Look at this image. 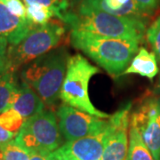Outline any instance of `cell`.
I'll list each match as a JSON object with an SVG mask.
<instances>
[{
  "label": "cell",
  "instance_id": "30",
  "mask_svg": "<svg viewBox=\"0 0 160 160\" xmlns=\"http://www.w3.org/2000/svg\"><path fill=\"white\" fill-rule=\"evenodd\" d=\"M0 160H1V159H0Z\"/></svg>",
  "mask_w": 160,
  "mask_h": 160
},
{
  "label": "cell",
  "instance_id": "3",
  "mask_svg": "<svg viewBox=\"0 0 160 160\" xmlns=\"http://www.w3.org/2000/svg\"><path fill=\"white\" fill-rule=\"evenodd\" d=\"M68 60L67 52L60 49L38 58L22 72V82L28 84L47 106L54 105L60 99Z\"/></svg>",
  "mask_w": 160,
  "mask_h": 160
},
{
  "label": "cell",
  "instance_id": "29",
  "mask_svg": "<svg viewBox=\"0 0 160 160\" xmlns=\"http://www.w3.org/2000/svg\"></svg>",
  "mask_w": 160,
  "mask_h": 160
},
{
  "label": "cell",
  "instance_id": "24",
  "mask_svg": "<svg viewBox=\"0 0 160 160\" xmlns=\"http://www.w3.org/2000/svg\"><path fill=\"white\" fill-rule=\"evenodd\" d=\"M52 160H77L74 157L67 153L64 149L60 147L59 149L52 152Z\"/></svg>",
  "mask_w": 160,
  "mask_h": 160
},
{
  "label": "cell",
  "instance_id": "12",
  "mask_svg": "<svg viewBox=\"0 0 160 160\" xmlns=\"http://www.w3.org/2000/svg\"><path fill=\"white\" fill-rule=\"evenodd\" d=\"M80 6L119 17L143 20L148 15L135 0H83Z\"/></svg>",
  "mask_w": 160,
  "mask_h": 160
},
{
  "label": "cell",
  "instance_id": "16",
  "mask_svg": "<svg viewBox=\"0 0 160 160\" xmlns=\"http://www.w3.org/2000/svg\"><path fill=\"white\" fill-rule=\"evenodd\" d=\"M128 160H155L151 152L143 142L140 132L135 126L130 125Z\"/></svg>",
  "mask_w": 160,
  "mask_h": 160
},
{
  "label": "cell",
  "instance_id": "21",
  "mask_svg": "<svg viewBox=\"0 0 160 160\" xmlns=\"http://www.w3.org/2000/svg\"><path fill=\"white\" fill-rule=\"evenodd\" d=\"M147 39L154 51L153 52L160 62V16L148 29Z\"/></svg>",
  "mask_w": 160,
  "mask_h": 160
},
{
  "label": "cell",
  "instance_id": "17",
  "mask_svg": "<svg viewBox=\"0 0 160 160\" xmlns=\"http://www.w3.org/2000/svg\"><path fill=\"white\" fill-rule=\"evenodd\" d=\"M25 7L26 18L35 27L46 25L50 22L51 18L54 16V13L51 9L41 5H26Z\"/></svg>",
  "mask_w": 160,
  "mask_h": 160
},
{
  "label": "cell",
  "instance_id": "1",
  "mask_svg": "<svg viewBox=\"0 0 160 160\" xmlns=\"http://www.w3.org/2000/svg\"><path fill=\"white\" fill-rule=\"evenodd\" d=\"M70 39L72 46L114 77L124 73L140 44L135 40L102 37L76 29H72Z\"/></svg>",
  "mask_w": 160,
  "mask_h": 160
},
{
  "label": "cell",
  "instance_id": "19",
  "mask_svg": "<svg viewBox=\"0 0 160 160\" xmlns=\"http://www.w3.org/2000/svg\"><path fill=\"white\" fill-rule=\"evenodd\" d=\"M25 119L12 107L7 108L0 113V126L7 131L18 134Z\"/></svg>",
  "mask_w": 160,
  "mask_h": 160
},
{
  "label": "cell",
  "instance_id": "15",
  "mask_svg": "<svg viewBox=\"0 0 160 160\" xmlns=\"http://www.w3.org/2000/svg\"><path fill=\"white\" fill-rule=\"evenodd\" d=\"M19 86L14 72L5 67L0 69V113L13 105Z\"/></svg>",
  "mask_w": 160,
  "mask_h": 160
},
{
  "label": "cell",
  "instance_id": "8",
  "mask_svg": "<svg viewBox=\"0 0 160 160\" xmlns=\"http://www.w3.org/2000/svg\"><path fill=\"white\" fill-rule=\"evenodd\" d=\"M59 129L67 142L75 141L95 133L104 128L108 119L101 118L67 104L57 110Z\"/></svg>",
  "mask_w": 160,
  "mask_h": 160
},
{
  "label": "cell",
  "instance_id": "2",
  "mask_svg": "<svg viewBox=\"0 0 160 160\" xmlns=\"http://www.w3.org/2000/svg\"><path fill=\"white\" fill-rule=\"evenodd\" d=\"M62 22L72 29L112 38L135 40L140 43L145 32L143 20L115 16L82 6H79L76 13L69 12Z\"/></svg>",
  "mask_w": 160,
  "mask_h": 160
},
{
  "label": "cell",
  "instance_id": "22",
  "mask_svg": "<svg viewBox=\"0 0 160 160\" xmlns=\"http://www.w3.org/2000/svg\"><path fill=\"white\" fill-rule=\"evenodd\" d=\"M10 11L19 17L26 18V7L21 0H1Z\"/></svg>",
  "mask_w": 160,
  "mask_h": 160
},
{
  "label": "cell",
  "instance_id": "10",
  "mask_svg": "<svg viewBox=\"0 0 160 160\" xmlns=\"http://www.w3.org/2000/svg\"><path fill=\"white\" fill-rule=\"evenodd\" d=\"M107 134L108 123L97 132L67 142L62 148L77 160H102Z\"/></svg>",
  "mask_w": 160,
  "mask_h": 160
},
{
  "label": "cell",
  "instance_id": "5",
  "mask_svg": "<svg viewBox=\"0 0 160 160\" xmlns=\"http://www.w3.org/2000/svg\"><path fill=\"white\" fill-rule=\"evenodd\" d=\"M98 72L100 70L97 67L92 65L81 54L69 57L60 99L69 106L107 119L110 116L96 109L90 101L88 94L90 79Z\"/></svg>",
  "mask_w": 160,
  "mask_h": 160
},
{
  "label": "cell",
  "instance_id": "18",
  "mask_svg": "<svg viewBox=\"0 0 160 160\" xmlns=\"http://www.w3.org/2000/svg\"><path fill=\"white\" fill-rule=\"evenodd\" d=\"M29 158L30 152L15 139L0 146L1 160H29Z\"/></svg>",
  "mask_w": 160,
  "mask_h": 160
},
{
  "label": "cell",
  "instance_id": "27",
  "mask_svg": "<svg viewBox=\"0 0 160 160\" xmlns=\"http://www.w3.org/2000/svg\"><path fill=\"white\" fill-rule=\"evenodd\" d=\"M7 47H8V44L6 43V41L0 38V69L4 67Z\"/></svg>",
  "mask_w": 160,
  "mask_h": 160
},
{
  "label": "cell",
  "instance_id": "9",
  "mask_svg": "<svg viewBox=\"0 0 160 160\" xmlns=\"http://www.w3.org/2000/svg\"><path fill=\"white\" fill-rule=\"evenodd\" d=\"M131 104L118 110L108 119V134L102 160H126L128 157L127 130L130 125Z\"/></svg>",
  "mask_w": 160,
  "mask_h": 160
},
{
  "label": "cell",
  "instance_id": "20",
  "mask_svg": "<svg viewBox=\"0 0 160 160\" xmlns=\"http://www.w3.org/2000/svg\"><path fill=\"white\" fill-rule=\"evenodd\" d=\"M25 6L26 5H41L48 7L53 12L54 16L62 21L64 16L69 12L68 9L69 7V0H23Z\"/></svg>",
  "mask_w": 160,
  "mask_h": 160
},
{
  "label": "cell",
  "instance_id": "6",
  "mask_svg": "<svg viewBox=\"0 0 160 160\" xmlns=\"http://www.w3.org/2000/svg\"><path fill=\"white\" fill-rule=\"evenodd\" d=\"M56 116L43 110L25 120L15 141L31 151L52 152L62 142Z\"/></svg>",
  "mask_w": 160,
  "mask_h": 160
},
{
  "label": "cell",
  "instance_id": "23",
  "mask_svg": "<svg viewBox=\"0 0 160 160\" xmlns=\"http://www.w3.org/2000/svg\"><path fill=\"white\" fill-rule=\"evenodd\" d=\"M135 2L149 15L158 6L160 0H135Z\"/></svg>",
  "mask_w": 160,
  "mask_h": 160
},
{
  "label": "cell",
  "instance_id": "14",
  "mask_svg": "<svg viewBox=\"0 0 160 160\" xmlns=\"http://www.w3.org/2000/svg\"><path fill=\"white\" fill-rule=\"evenodd\" d=\"M130 63V66L126 69L123 74H138L149 79H153L158 73L156 54L144 47L140 48L138 53L132 58Z\"/></svg>",
  "mask_w": 160,
  "mask_h": 160
},
{
  "label": "cell",
  "instance_id": "13",
  "mask_svg": "<svg viewBox=\"0 0 160 160\" xmlns=\"http://www.w3.org/2000/svg\"><path fill=\"white\" fill-rule=\"evenodd\" d=\"M44 104L45 103L40 99L38 93L28 84L22 82L19 86L17 96L12 107L26 120L43 111Z\"/></svg>",
  "mask_w": 160,
  "mask_h": 160
},
{
  "label": "cell",
  "instance_id": "7",
  "mask_svg": "<svg viewBox=\"0 0 160 160\" xmlns=\"http://www.w3.org/2000/svg\"><path fill=\"white\" fill-rule=\"evenodd\" d=\"M155 160H160V101L147 98L130 118Z\"/></svg>",
  "mask_w": 160,
  "mask_h": 160
},
{
  "label": "cell",
  "instance_id": "26",
  "mask_svg": "<svg viewBox=\"0 0 160 160\" xmlns=\"http://www.w3.org/2000/svg\"><path fill=\"white\" fill-rule=\"evenodd\" d=\"M29 160H52V152L31 151Z\"/></svg>",
  "mask_w": 160,
  "mask_h": 160
},
{
  "label": "cell",
  "instance_id": "25",
  "mask_svg": "<svg viewBox=\"0 0 160 160\" xmlns=\"http://www.w3.org/2000/svg\"><path fill=\"white\" fill-rule=\"evenodd\" d=\"M17 134L11 132L7 131L6 129H4L2 126H0V146L3 144L11 142L12 140H14Z\"/></svg>",
  "mask_w": 160,
  "mask_h": 160
},
{
  "label": "cell",
  "instance_id": "28",
  "mask_svg": "<svg viewBox=\"0 0 160 160\" xmlns=\"http://www.w3.org/2000/svg\"><path fill=\"white\" fill-rule=\"evenodd\" d=\"M126 160H128V158H127V159H126Z\"/></svg>",
  "mask_w": 160,
  "mask_h": 160
},
{
  "label": "cell",
  "instance_id": "11",
  "mask_svg": "<svg viewBox=\"0 0 160 160\" xmlns=\"http://www.w3.org/2000/svg\"><path fill=\"white\" fill-rule=\"evenodd\" d=\"M34 27L27 18L13 14L0 0V38L8 46L17 45Z\"/></svg>",
  "mask_w": 160,
  "mask_h": 160
},
{
  "label": "cell",
  "instance_id": "4",
  "mask_svg": "<svg viewBox=\"0 0 160 160\" xmlns=\"http://www.w3.org/2000/svg\"><path fill=\"white\" fill-rule=\"evenodd\" d=\"M65 29L61 23L49 22L37 26L15 46H8L4 67L15 72L20 67L47 53L61 43Z\"/></svg>",
  "mask_w": 160,
  "mask_h": 160
}]
</instances>
